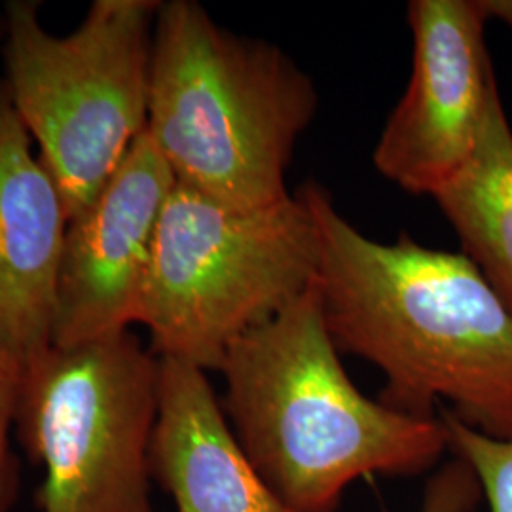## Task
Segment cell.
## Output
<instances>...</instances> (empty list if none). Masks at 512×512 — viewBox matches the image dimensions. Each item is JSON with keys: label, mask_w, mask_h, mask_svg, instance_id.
<instances>
[{"label": "cell", "mask_w": 512, "mask_h": 512, "mask_svg": "<svg viewBox=\"0 0 512 512\" xmlns=\"http://www.w3.org/2000/svg\"><path fill=\"white\" fill-rule=\"evenodd\" d=\"M433 200L467 256L512 313V128L499 88L467 162Z\"/></svg>", "instance_id": "cell-11"}, {"label": "cell", "mask_w": 512, "mask_h": 512, "mask_svg": "<svg viewBox=\"0 0 512 512\" xmlns=\"http://www.w3.org/2000/svg\"><path fill=\"white\" fill-rule=\"evenodd\" d=\"M319 230L298 192L234 209L175 183L158 226L139 319L158 357L219 370L228 348L317 279Z\"/></svg>", "instance_id": "cell-4"}, {"label": "cell", "mask_w": 512, "mask_h": 512, "mask_svg": "<svg viewBox=\"0 0 512 512\" xmlns=\"http://www.w3.org/2000/svg\"><path fill=\"white\" fill-rule=\"evenodd\" d=\"M160 2L95 0L65 37L48 33L35 2L6 8V82L69 222L97 198L147 131L154 23Z\"/></svg>", "instance_id": "cell-5"}, {"label": "cell", "mask_w": 512, "mask_h": 512, "mask_svg": "<svg viewBox=\"0 0 512 512\" xmlns=\"http://www.w3.org/2000/svg\"><path fill=\"white\" fill-rule=\"evenodd\" d=\"M480 495L475 473L456 458L429 478L420 512H473Z\"/></svg>", "instance_id": "cell-14"}, {"label": "cell", "mask_w": 512, "mask_h": 512, "mask_svg": "<svg viewBox=\"0 0 512 512\" xmlns=\"http://www.w3.org/2000/svg\"><path fill=\"white\" fill-rule=\"evenodd\" d=\"M488 19H497L512 31V0H482Z\"/></svg>", "instance_id": "cell-15"}, {"label": "cell", "mask_w": 512, "mask_h": 512, "mask_svg": "<svg viewBox=\"0 0 512 512\" xmlns=\"http://www.w3.org/2000/svg\"><path fill=\"white\" fill-rule=\"evenodd\" d=\"M150 473L177 512H294L256 471L207 370L160 357Z\"/></svg>", "instance_id": "cell-10"}, {"label": "cell", "mask_w": 512, "mask_h": 512, "mask_svg": "<svg viewBox=\"0 0 512 512\" xmlns=\"http://www.w3.org/2000/svg\"><path fill=\"white\" fill-rule=\"evenodd\" d=\"M317 107L310 76L281 48L222 29L198 2H160L147 133L175 183L234 209L287 200Z\"/></svg>", "instance_id": "cell-3"}, {"label": "cell", "mask_w": 512, "mask_h": 512, "mask_svg": "<svg viewBox=\"0 0 512 512\" xmlns=\"http://www.w3.org/2000/svg\"><path fill=\"white\" fill-rule=\"evenodd\" d=\"M175 177L147 131L92 205L69 222L57 285L54 346H76L137 323L154 243Z\"/></svg>", "instance_id": "cell-8"}, {"label": "cell", "mask_w": 512, "mask_h": 512, "mask_svg": "<svg viewBox=\"0 0 512 512\" xmlns=\"http://www.w3.org/2000/svg\"><path fill=\"white\" fill-rule=\"evenodd\" d=\"M319 230L317 287L336 348L378 366L382 403L512 439V313L463 253L361 234L319 184L298 190Z\"/></svg>", "instance_id": "cell-1"}, {"label": "cell", "mask_w": 512, "mask_h": 512, "mask_svg": "<svg viewBox=\"0 0 512 512\" xmlns=\"http://www.w3.org/2000/svg\"><path fill=\"white\" fill-rule=\"evenodd\" d=\"M448 446L475 473L490 512H512V439L488 437L458 420L448 408L440 410Z\"/></svg>", "instance_id": "cell-12"}, {"label": "cell", "mask_w": 512, "mask_h": 512, "mask_svg": "<svg viewBox=\"0 0 512 512\" xmlns=\"http://www.w3.org/2000/svg\"><path fill=\"white\" fill-rule=\"evenodd\" d=\"M160 357L129 332L52 346L23 366L16 423L44 469L42 512H154Z\"/></svg>", "instance_id": "cell-6"}, {"label": "cell", "mask_w": 512, "mask_h": 512, "mask_svg": "<svg viewBox=\"0 0 512 512\" xmlns=\"http://www.w3.org/2000/svg\"><path fill=\"white\" fill-rule=\"evenodd\" d=\"M482 0H412V73L374 148L387 181L416 196H435L478 139L497 90Z\"/></svg>", "instance_id": "cell-7"}, {"label": "cell", "mask_w": 512, "mask_h": 512, "mask_svg": "<svg viewBox=\"0 0 512 512\" xmlns=\"http://www.w3.org/2000/svg\"><path fill=\"white\" fill-rule=\"evenodd\" d=\"M69 217L0 86V348L25 366L54 346Z\"/></svg>", "instance_id": "cell-9"}, {"label": "cell", "mask_w": 512, "mask_h": 512, "mask_svg": "<svg viewBox=\"0 0 512 512\" xmlns=\"http://www.w3.org/2000/svg\"><path fill=\"white\" fill-rule=\"evenodd\" d=\"M23 365L0 348V512H10L16 497V465L10 452V427L16 421Z\"/></svg>", "instance_id": "cell-13"}, {"label": "cell", "mask_w": 512, "mask_h": 512, "mask_svg": "<svg viewBox=\"0 0 512 512\" xmlns=\"http://www.w3.org/2000/svg\"><path fill=\"white\" fill-rule=\"evenodd\" d=\"M222 408L241 448L294 512H338L368 476H418L450 450L440 416L372 401L351 382L317 279L228 348Z\"/></svg>", "instance_id": "cell-2"}]
</instances>
